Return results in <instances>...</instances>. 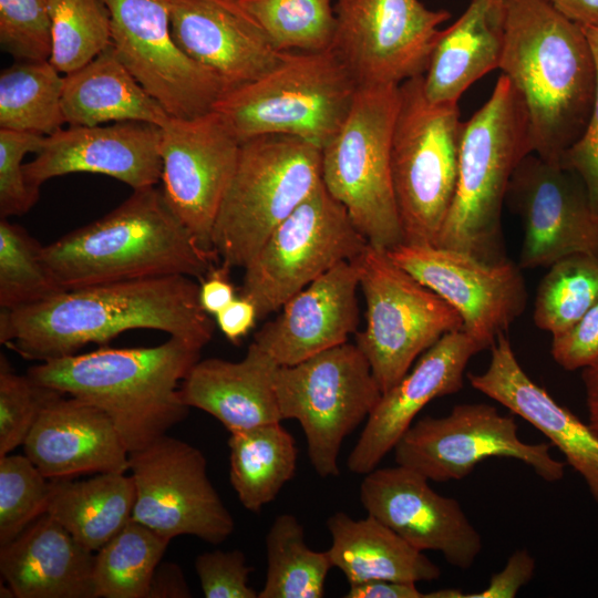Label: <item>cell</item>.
Returning a JSON list of instances; mask_svg holds the SVG:
<instances>
[{
    "label": "cell",
    "instance_id": "cell-53",
    "mask_svg": "<svg viewBox=\"0 0 598 598\" xmlns=\"http://www.w3.org/2000/svg\"><path fill=\"white\" fill-rule=\"evenodd\" d=\"M579 25L598 27V0H546Z\"/></svg>",
    "mask_w": 598,
    "mask_h": 598
},
{
    "label": "cell",
    "instance_id": "cell-54",
    "mask_svg": "<svg viewBox=\"0 0 598 598\" xmlns=\"http://www.w3.org/2000/svg\"><path fill=\"white\" fill-rule=\"evenodd\" d=\"M588 424L598 434V359L581 370Z\"/></svg>",
    "mask_w": 598,
    "mask_h": 598
},
{
    "label": "cell",
    "instance_id": "cell-31",
    "mask_svg": "<svg viewBox=\"0 0 598 598\" xmlns=\"http://www.w3.org/2000/svg\"><path fill=\"white\" fill-rule=\"evenodd\" d=\"M62 111L69 126L125 121L162 126L171 117L130 73L112 44L64 75Z\"/></svg>",
    "mask_w": 598,
    "mask_h": 598
},
{
    "label": "cell",
    "instance_id": "cell-35",
    "mask_svg": "<svg viewBox=\"0 0 598 598\" xmlns=\"http://www.w3.org/2000/svg\"><path fill=\"white\" fill-rule=\"evenodd\" d=\"M169 542L131 518L94 554L95 598H148L153 576Z\"/></svg>",
    "mask_w": 598,
    "mask_h": 598
},
{
    "label": "cell",
    "instance_id": "cell-11",
    "mask_svg": "<svg viewBox=\"0 0 598 598\" xmlns=\"http://www.w3.org/2000/svg\"><path fill=\"white\" fill-rule=\"evenodd\" d=\"M275 384L281 417L300 423L316 473L338 476L344 439L369 417L382 395L363 352L347 341L279 367Z\"/></svg>",
    "mask_w": 598,
    "mask_h": 598
},
{
    "label": "cell",
    "instance_id": "cell-49",
    "mask_svg": "<svg viewBox=\"0 0 598 598\" xmlns=\"http://www.w3.org/2000/svg\"><path fill=\"white\" fill-rule=\"evenodd\" d=\"M229 272V267L218 262L200 280L198 299L209 316L217 315L237 297Z\"/></svg>",
    "mask_w": 598,
    "mask_h": 598
},
{
    "label": "cell",
    "instance_id": "cell-1",
    "mask_svg": "<svg viewBox=\"0 0 598 598\" xmlns=\"http://www.w3.org/2000/svg\"><path fill=\"white\" fill-rule=\"evenodd\" d=\"M199 283L166 276L64 290L34 305L1 309L0 342L21 357L45 361L105 344L132 329H152L200 349L214 322L200 307Z\"/></svg>",
    "mask_w": 598,
    "mask_h": 598
},
{
    "label": "cell",
    "instance_id": "cell-9",
    "mask_svg": "<svg viewBox=\"0 0 598 598\" xmlns=\"http://www.w3.org/2000/svg\"><path fill=\"white\" fill-rule=\"evenodd\" d=\"M399 85L360 86L343 124L321 150V178L367 241L404 243L391 176Z\"/></svg>",
    "mask_w": 598,
    "mask_h": 598
},
{
    "label": "cell",
    "instance_id": "cell-18",
    "mask_svg": "<svg viewBox=\"0 0 598 598\" xmlns=\"http://www.w3.org/2000/svg\"><path fill=\"white\" fill-rule=\"evenodd\" d=\"M386 252L452 306L463 320V330L484 349L526 308L522 268L509 259L491 264L455 249L404 243Z\"/></svg>",
    "mask_w": 598,
    "mask_h": 598
},
{
    "label": "cell",
    "instance_id": "cell-12",
    "mask_svg": "<svg viewBox=\"0 0 598 598\" xmlns=\"http://www.w3.org/2000/svg\"><path fill=\"white\" fill-rule=\"evenodd\" d=\"M368 245L321 184L244 268L240 295L255 303L258 319L265 318L339 262L357 259Z\"/></svg>",
    "mask_w": 598,
    "mask_h": 598
},
{
    "label": "cell",
    "instance_id": "cell-44",
    "mask_svg": "<svg viewBox=\"0 0 598 598\" xmlns=\"http://www.w3.org/2000/svg\"><path fill=\"white\" fill-rule=\"evenodd\" d=\"M47 136L0 128V216L28 213L40 197V188L28 183L23 158L38 153Z\"/></svg>",
    "mask_w": 598,
    "mask_h": 598
},
{
    "label": "cell",
    "instance_id": "cell-20",
    "mask_svg": "<svg viewBox=\"0 0 598 598\" xmlns=\"http://www.w3.org/2000/svg\"><path fill=\"white\" fill-rule=\"evenodd\" d=\"M367 513L420 551L433 550L460 569H468L483 543L461 504L436 493L429 480L402 465L374 468L360 484Z\"/></svg>",
    "mask_w": 598,
    "mask_h": 598
},
{
    "label": "cell",
    "instance_id": "cell-23",
    "mask_svg": "<svg viewBox=\"0 0 598 598\" xmlns=\"http://www.w3.org/2000/svg\"><path fill=\"white\" fill-rule=\"evenodd\" d=\"M176 44L226 91L254 81L282 58L259 23L230 0H168Z\"/></svg>",
    "mask_w": 598,
    "mask_h": 598
},
{
    "label": "cell",
    "instance_id": "cell-3",
    "mask_svg": "<svg viewBox=\"0 0 598 598\" xmlns=\"http://www.w3.org/2000/svg\"><path fill=\"white\" fill-rule=\"evenodd\" d=\"M42 259L64 290L166 276L200 281L219 262L155 186L133 190L103 217L42 246Z\"/></svg>",
    "mask_w": 598,
    "mask_h": 598
},
{
    "label": "cell",
    "instance_id": "cell-30",
    "mask_svg": "<svg viewBox=\"0 0 598 598\" xmlns=\"http://www.w3.org/2000/svg\"><path fill=\"white\" fill-rule=\"evenodd\" d=\"M327 528L332 567L341 570L350 585L378 579L416 584L441 576L439 566L423 551L369 514L353 519L337 512L327 519Z\"/></svg>",
    "mask_w": 598,
    "mask_h": 598
},
{
    "label": "cell",
    "instance_id": "cell-15",
    "mask_svg": "<svg viewBox=\"0 0 598 598\" xmlns=\"http://www.w3.org/2000/svg\"><path fill=\"white\" fill-rule=\"evenodd\" d=\"M130 471L135 484L132 518L156 534L169 540L192 535L217 545L234 532L235 522L195 446L165 434L130 453Z\"/></svg>",
    "mask_w": 598,
    "mask_h": 598
},
{
    "label": "cell",
    "instance_id": "cell-51",
    "mask_svg": "<svg viewBox=\"0 0 598 598\" xmlns=\"http://www.w3.org/2000/svg\"><path fill=\"white\" fill-rule=\"evenodd\" d=\"M346 598H424L415 582L369 580L350 585Z\"/></svg>",
    "mask_w": 598,
    "mask_h": 598
},
{
    "label": "cell",
    "instance_id": "cell-28",
    "mask_svg": "<svg viewBox=\"0 0 598 598\" xmlns=\"http://www.w3.org/2000/svg\"><path fill=\"white\" fill-rule=\"evenodd\" d=\"M94 554L48 513L0 547V573L16 598H95Z\"/></svg>",
    "mask_w": 598,
    "mask_h": 598
},
{
    "label": "cell",
    "instance_id": "cell-42",
    "mask_svg": "<svg viewBox=\"0 0 598 598\" xmlns=\"http://www.w3.org/2000/svg\"><path fill=\"white\" fill-rule=\"evenodd\" d=\"M61 394L16 373L0 355V456L23 445L42 410Z\"/></svg>",
    "mask_w": 598,
    "mask_h": 598
},
{
    "label": "cell",
    "instance_id": "cell-45",
    "mask_svg": "<svg viewBox=\"0 0 598 598\" xmlns=\"http://www.w3.org/2000/svg\"><path fill=\"white\" fill-rule=\"evenodd\" d=\"M195 569L206 598H258L259 592L248 582L252 568L239 549L203 553Z\"/></svg>",
    "mask_w": 598,
    "mask_h": 598
},
{
    "label": "cell",
    "instance_id": "cell-39",
    "mask_svg": "<svg viewBox=\"0 0 598 598\" xmlns=\"http://www.w3.org/2000/svg\"><path fill=\"white\" fill-rule=\"evenodd\" d=\"M51 64L62 74L86 65L112 44L111 17L103 0H49Z\"/></svg>",
    "mask_w": 598,
    "mask_h": 598
},
{
    "label": "cell",
    "instance_id": "cell-26",
    "mask_svg": "<svg viewBox=\"0 0 598 598\" xmlns=\"http://www.w3.org/2000/svg\"><path fill=\"white\" fill-rule=\"evenodd\" d=\"M23 448L49 480L130 471V452L112 420L71 395L61 394L45 405Z\"/></svg>",
    "mask_w": 598,
    "mask_h": 598
},
{
    "label": "cell",
    "instance_id": "cell-50",
    "mask_svg": "<svg viewBox=\"0 0 598 598\" xmlns=\"http://www.w3.org/2000/svg\"><path fill=\"white\" fill-rule=\"evenodd\" d=\"M214 317L220 332L238 343L255 327L258 312L249 298L239 295Z\"/></svg>",
    "mask_w": 598,
    "mask_h": 598
},
{
    "label": "cell",
    "instance_id": "cell-41",
    "mask_svg": "<svg viewBox=\"0 0 598 598\" xmlns=\"http://www.w3.org/2000/svg\"><path fill=\"white\" fill-rule=\"evenodd\" d=\"M50 480L24 454L0 456V546L47 512Z\"/></svg>",
    "mask_w": 598,
    "mask_h": 598
},
{
    "label": "cell",
    "instance_id": "cell-14",
    "mask_svg": "<svg viewBox=\"0 0 598 598\" xmlns=\"http://www.w3.org/2000/svg\"><path fill=\"white\" fill-rule=\"evenodd\" d=\"M331 50L360 86L400 85L425 73L447 10L419 0H336Z\"/></svg>",
    "mask_w": 598,
    "mask_h": 598
},
{
    "label": "cell",
    "instance_id": "cell-16",
    "mask_svg": "<svg viewBox=\"0 0 598 598\" xmlns=\"http://www.w3.org/2000/svg\"><path fill=\"white\" fill-rule=\"evenodd\" d=\"M103 1L118 59L169 116L193 118L214 109L226 87L174 41L168 0Z\"/></svg>",
    "mask_w": 598,
    "mask_h": 598
},
{
    "label": "cell",
    "instance_id": "cell-27",
    "mask_svg": "<svg viewBox=\"0 0 598 598\" xmlns=\"http://www.w3.org/2000/svg\"><path fill=\"white\" fill-rule=\"evenodd\" d=\"M279 367L252 341L240 361L199 359L178 393L189 409L210 414L229 433L281 422L275 384Z\"/></svg>",
    "mask_w": 598,
    "mask_h": 598
},
{
    "label": "cell",
    "instance_id": "cell-19",
    "mask_svg": "<svg viewBox=\"0 0 598 598\" xmlns=\"http://www.w3.org/2000/svg\"><path fill=\"white\" fill-rule=\"evenodd\" d=\"M506 200L524 228L522 269L578 252L598 258V214L576 172L530 153L513 173Z\"/></svg>",
    "mask_w": 598,
    "mask_h": 598
},
{
    "label": "cell",
    "instance_id": "cell-4",
    "mask_svg": "<svg viewBox=\"0 0 598 598\" xmlns=\"http://www.w3.org/2000/svg\"><path fill=\"white\" fill-rule=\"evenodd\" d=\"M200 348L176 337L154 347L107 348L41 361L28 370L37 383L105 412L130 453L182 422L189 408L178 388Z\"/></svg>",
    "mask_w": 598,
    "mask_h": 598
},
{
    "label": "cell",
    "instance_id": "cell-52",
    "mask_svg": "<svg viewBox=\"0 0 598 598\" xmlns=\"http://www.w3.org/2000/svg\"><path fill=\"white\" fill-rule=\"evenodd\" d=\"M190 596L179 566L173 563L158 565L151 582L148 598H188Z\"/></svg>",
    "mask_w": 598,
    "mask_h": 598
},
{
    "label": "cell",
    "instance_id": "cell-29",
    "mask_svg": "<svg viewBox=\"0 0 598 598\" xmlns=\"http://www.w3.org/2000/svg\"><path fill=\"white\" fill-rule=\"evenodd\" d=\"M503 48L501 0H472L439 34L423 74L425 96L433 103H457L475 81L499 68Z\"/></svg>",
    "mask_w": 598,
    "mask_h": 598
},
{
    "label": "cell",
    "instance_id": "cell-25",
    "mask_svg": "<svg viewBox=\"0 0 598 598\" xmlns=\"http://www.w3.org/2000/svg\"><path fill=\"white\" fill-rule=\"evenodd\" d=\"M489 349L486 370L467 373L471 385L542 432L581 476L598 504V434L527 375L505 333Z\"/></svg>",
    "mask_w": 598,
    "mask_h": 598
},
{
    "label": "cell",
    "instance_id": "cell-34",
    "mask_svg": "<svg viewBox=\"0 0 598 598\" xmlns=\"http://www.w3.org/2000/svg\"><path fill=\"white\" fill-rule=\"evenodd\" d=\"M64 76L50 61H17L0 73V128L50 136L65 124Z\"/></svg>",
    "mask_w": 598,
    "mask_h": 598
},
{
    "label": "cell",
    "instance_id": "cell-8",
    "mask_svg": "<svg viewBox=\"0 0 598 598\" xmlns=\"http://www.w3.org/2000/svg\"><path fill=\"white\" fill-rule=\"evenodd\" d=\"M463 123L457 103H433L423 75L399 85L391 176L404 244L433 245L452 204Z\"/></svg>",
    "mask_w": 598,
    "mask_h": 598
},
{
    "label": "cell",
    "instance_id": "cell-5",
    "mask_svg": "<svg viewBox=\"0 0 598 598\" xmlns=\"http://www.w3.org/2000/svg\"><path fill=\"white\" fill-rule=\"evenodd\" d=\"M530 153L526 106L502 74L489 99L463 123L456 188L435 246L491 264L508 259L502 208L513 173Z\"/></svg>",
    "mask_w": 598,
    "mask_h": 598
},
{
    "label": "cell",
    "instance_id": "cell-38",
    "mask_svg": "<svg viewBox=\"0 0 598 598\" xmlns=\"http://www.w3.org/2000/svg\"><path fill=\"white\" fill-rule=\"evenodd\" d=\"M336 0H239L281 52L331 50Z\"/></svg>",
    "mask_w": 598,
    "mask_h": 598
},
{
    "label": "cell",
    "instance_id": "cell-55",
    "mask_svg": "<svg viewBox=\"0 0 598 598\" xmlns=\"http://www.w3.org/2000/svg\"><path fill=\"white\" fill-rule=\"evenodd\" d=\"M230 1H236V2H238L239 0H230Z\"/></svg>",
    "mask_w": 598,
    "mask_h": 598
},
{
    "label": "cell",
    "instance_id": "cell-36",
    "mask_svg": "<svg viewBox=\"0 0 598 598\" xmlns=\"http://www.w3.org/2000/svg\"><path fill=\"white\" fill-rule=\"evenodd\" d=\"M267 574L258 598H321L332 568L328 550L305 542L301 523L291 514L278 515L266 536Z\"/></svg>",
    "mask_w": 598,
    "mask_h": 598
},
{
    "label": "cell",
    "instance_id": "cell-10",
    "mask_svg": "<svg viewBox=\"0 0 598 598\" xmlns=\"http://www.w3.org/2000/svg\"><path fill=\"white\" fill-rule=\"evenodd\" d=\"M355 261L365 301V327L357 332L355 344L383 393L445 333L463 330V320L386 250L369 244Z\"/></svg>",
    "mask_w": 598,
    "mask_h": 598
},
{
    "label": "cell",
    "instance_id": "cell-48",
    "mask_svg": "<svg viewBox=\"0 0 598 598\" xmlns=\"http://www.w3.org/2000/svg\"><path fill=\"white\" fill-rule=\"evenodd\" d=\"M535 571V559L523 548L515 550L505 567L492 576L488 586L478 592L464 594L460 598H514L527 585Z\"/></svg>",
    "mask_w": 598,
    "mask_h": 598
},
{
    "label": "cell",
    "instance_id": "cell-6",
    "mask_svg": "<svg viewBox=\"0 0 598 598\" xmlns=\"http://www.w3.org/2000/svg\"><path fill=\"white\" fill-rule=\"evenodd\" d=\"M357 90L332 50L288 51L266 74L227 90L213 110L240 142L280 134L322 150L343 124Z\"/></svg>",
    "mask_w": 598,
    "mask_h": 598
},
{
    "label": "cell",
    "instance_id": "cell-21",
    "mask_svg": "<svg viewBox=\"0 0 598 598\" xmlns=\"http://www.w3.org/2000/svg\"><path fill=\"white\" fill-rule=\"evenodd\" d=\"M161 126L137 121L69 126L47 136L35 157L23 165L29 184L72 173L113 177L135 189L161 181Z\"/></svg>",
    "mask_w": 598,
    "mask_h": 598
},
{
    "label": "cell",
    "instance_id": "cell-7",
    "mask_svg": "<svg viewBox=\"0 0 598 598\" xmlns=\"http://www.w3.org/2000/svg\"><path fill=\"white\" fill-rule=\"evenodd\" d=\"M321 184L319 147L280 134L240 142L213 230L219 262L245 268L276 227Z\"/></svg>",
    "mask_w": 598,
    "mask_h": 598
},
{
    "label": "cell",
    "instance_id": "cell-43",
    "mask_svg": "<svg viewBox=\"0 0 598 598\" xmlns=\"http://www.w3.org/2000/svg\"><path fill=\"white\" fill-rule=\"evenodd\" d=\"M0 44L18 61H49L52 51L49 0H0Z\"/></svg>",
    "mask_w": 598,
    "mask_h": 598
},
{
    "label": "cell",
    "instance_id": "cell-40",
    "mask_svg": "<svg viewBox=\"0 0 598 598\" xmlns=\"http://www.w3.org/2000/svg\"><path fill=\"white\" fill-rule=\"evenodd\" d=\"M64 289L42 259V246L27 230L0 220V307L18 309L48 300Z\"/></svg>",
    "mask_w": 598,
    "mask_h": 598
},
{
    "label": "cell",
    "instance_id": "cell-13",
    "mask_svg": "<svg viewBox=\"0 0 598 598\" xmlns=\"http://www.w3.org/2000/svg\"><path fill=\"white\" fill-rule=\"evenodd\" d=\"M517 431L515 417L494 405L457 404L444 416L412 423L393 448L394 460L433 482L461 481L489 457L515 458L546 482L560 481L565 463L550 455L551 444L523 442Z\"/></svg>",
    "mask_w": 598,
    "mask_h": 598
},
{
    "label": "cell",
    "instance_id": "cell-22",
    "mask_svg": "<svg viewBox=\"0 0 598 598\" xmlns=\"http://www.w3.org/2000/svg\"><path fill=\"white\" fill-rule=\"evenodd\" d=\"M482 350L464 330H455L423 352L413 370L382 393L348 456V470L364 475L377 468L429 402L463 389L466 365Z\"/></svg>",
    "mask_w": 598,
    "mask_h": 598
},
{
    "label": "cell",
    "instance_id": "cell-24",
    "mask_svg": "<svg viewBox=\"0 0 598 598\" xmlns=\"http://www.w3.org/2000/svg\"><path fill=\"white\" fill-rule=\"evenodd\" d=\"M360 287L355 259L341 261L286 301L254 342L278 365H293L357 332Z\"/></svg>",
    "mask_w": 598,
    "mask_h": 598
},
{
    "label": "cell",
    "instance_id": "cell-33",
    "mask_svg": "<svg viewBox=\"0 0 598 598\" xmlns=\"http://www.w3.org/2000/svg\"><path fill=\"white\" fill-rule=\"evenodd\" d=\"M229 434L231 486L241 505L258 513L295 475V439L280 422Z\"/></svg>",
    "mask_w": 598,
    "mask_h": 598
},
{
    "label": "cell",
    "instance_id": "cell-2",
    "mask_svg": "<svg viewBox=\"0 0 598 598\" xmlns=\"http://www.w3.org/2000/svg\"><path fill=\"white\" fill-rule=\"evenodd\" d=\"M504 48L499 68L522 96L533 153L558 163L585 134L596 69L581 25L546 0H501Z\"/></svg>",
    "mask_w": 598,
    "mask_h": 598
},
{
    "label": "cell",
    "instance_id": "cell-46",
    "mask_svg": "<svg viewBox=\"0 0 598 598\" xmlns=\"http://www.w3.org/2000/svg\"><path fill=\"white\" fill-rule=\"evenodd\" d=\"M581 28L590 45L596 69L594 105L585 134L565 152L559 164L581 177L591 206L598 214V27L581 25Z\"/></svg>",
    "mask_w": 598,
    "mask_h": 598
},
{
    "label": "cell",
    "instance_id": "cell-32",
    "mask_svg": "<svg viewBox=\"0 0 598 598\" xmlns=\"http://www.w3.org/2000/svg\"><path fill=\"white\" fill-rule=\"evenodd\" d=\"M135 484L125 473L50 480L47 512L80 544L95 553L132 518Z\"/></svg>",
    "mask_w": 598,
    "mask_h": 598
},
{
    "label": "cell",
    "instance_id": "cell-37",
    "mask_svg": "<svg viewBox=\"0 0 598 598\" xmlns=\"http://www.w3.org/2000/svg\"><path fill=\"white\" fill-rule=\"evenodd\" d=\"M598 299V258L578 252L548 267L537 288L534 322L551 337L571 328Z\"/></svg>",
    "mask_w": 598,
    "mask_h": 598
},
{
    "label": "cell",
    "instance_id": "cell-47",
    "mask_svg": "<svg viewBox=\"0 0 598 598\" xmlns=\"http://www.w3.org/2000/svg\"><path fill=\"white\" fill-rule=\"evenodd\" d=\"M550 353L567 371L582 370L598 359V299L571 328L553 337Z\"/></svg>",
    "mask_w": 598,
    "mask_h": 598
},
{
    "label": "cell",
    "instance_id": "cell-17",
    "mask_svg": "<svg viewBox=\"0 0 598 598\" xmlns=\"http://www.w3.org/2000/svg\"><path fill=\"white\" fill-rule=\"evenodd\" d=\"M240 141L215 110L161 126L162 193L171 210L209 252L218 210L235 173ZM218 257V256H217Z\"/></svg>",
    "mask_w": 598,
    "mask_h": 598
}]
</instances>
